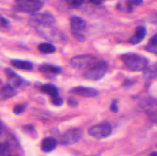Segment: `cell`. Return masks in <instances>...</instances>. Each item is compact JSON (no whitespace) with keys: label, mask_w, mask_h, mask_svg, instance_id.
Listing matches in <instances>:
<instances>
[{"label":"cell","mask_w":157,"mask_h":156,"mask_svg":"<svg viewBox=\"0 0 157 156\" xmlns=\"http://www.w3.org/2000/svg\"><path fill=\"white\" fill-rule=\"evenodd\" d=\"M121 59L126 67L131 71L144 70L149 65L148 58L136 53L124 54Z\"/></svg>","instance_id":"obj_1"},{"label":"cell","mask_w":157,"mask_h":156,"mask_svg":"<svg viewBox=\"0 0 157 156\" xmlns=\"http://www.w3.org/2000/svg\"><path fill=\"white\" fill-rule=\"evenodd\" d=\"M107 69H108V64L106 61H98L90 68L85 70L84 76L88 80H99L105 76Z\"/></svg>","instance_id":"obj_2"},{"label":"cell","mask_w":157,"mask_h":156,"mask_svg":"<svg viewBox=\"0 0 157 156\" xmlns=\"http://www.w3.org/2000/svg\"><path fill=\"white\" fill-rule=\"evenodd\" d=\"M96 57L91 54H82L75 56L71 59V64L74 68L80 70H87L98 61Z\"/></svg>","instance_id":"obj_3"},{"label":"cell","mask_w":157,"mask_h":156,"mask_svg":"<svg viewBox=\"0 0 157 156\" xmlns=\"http://www.w3.org/2000/svg\"><path fill=\"white\" fill-rule=\"evenodd\" d=\"M71 30L73 36L78 41H85V37L83 35V32L87 29V23L83 18L78 16H73L70 20Z\"/></svg>","instance_id":"obj_4"},{"label":"cell","mask_w":157,"mask_h":156,"mask_svg":"<svg viewBox=\"0 0 157 156\" xmlns=\"http://www.w3.org/2000/svg\"><path fill=\"white\" fill-rule=\"evenodd\" d=\"M83 130L79 128H71L66 131L61 137L59 138V142L61 145H68L75 144L80 141V139L82 138Z\"/></svg>","instance_id":"obj_5"},{"label":"cell","mask_w":157,"mask_h":156,"mask_svg":"<svg viewBox=\"0 0 157 156\" xmlns=\"http://www.w3.org/2000/svg\"><path fill=\"white\" fill-rule=\"evenodd\" d=\"M17 9L27 13H35L42 8L41 0H15Z\"/></svg>","instance_id":"obj_6"},{"label":"cell","mask_w":157,"mask_h":156,"mask_svg":"<svg viewBox=\"0 0 157 156\" xmlns=\"http://www.w3.org/2000/svg\"><path fill=\"white\" fill-rule=\"evenodd\" d=\"M112 126L109 122H103L99 124L92 126L88 130V133L90 136L97 139H103L107 138L111 134Z\"/></svg>","instance_id":"obj_7"},{"label":"cell","mask_w":157,"mask_h":156,"mask_svg":"<svg viewBox=\"0 0 157 156\" xmlns=\"http://www.w3.org/2000/svg\"><path fill=\"white\" fill-rule=\"evenodd\" d=\"M31 21L35 23V25L40 27L52 26L55 22V17L49 13H37L34 14L31 18Z\"/></svg>","instance_id":"obj_8"},{"label":"cell","mask_w":157,"mask_h":156,"mask_svg":"<svg viewBox=\"0 0 157 156\" xmlns=\"http://www.w3.org/2000/svg\"><path fill=\"white\" fill-rule=\"evenodd\" d=\"M5 73L7 75L9 85H10L13 88H23L25 86L28 85V83L24 79H22L21 76H18L17 73H15L10 69H6Z\"/></svg>","instance_id":"obj_9"},{"label":"cell","mask_w":157,"mask_h":156,"mask_svg":"<svg viewBox=\"0 0 157 156\" xmlns=\"http://www.w3.org/2000/svg\"><path fill=\"white\" fill-rule=\"evenodd\" d=\"M71 93L74 94L80 95L84 97H94L98 95V90L91 87H77L71 90Z\"/></svg>","instance_id":"obj_10"},{"label":"cell","mask_w":157,"mask_h":156,"mask_svg":"<svg viewBox=\"0 0 157 156\" xmlns=\"http://www.w3.org/2000/svg\"><path fill=\"white\" fill-rule=\"evenodd\" d=\"M147 35V29L144 26H138L136 28L134 35L130 38L129 41L132 44H137L140 43L145 38Z\"/></svg>","instance_id":"obj_11"},{"label":"cell","mask_w":157,"mask_h":156,"mask_svg":"<svg viewBox=\"0 0 157 156\" xmlns=\"http://www.w3.org/2000/svg\"><path fill=\"white\" fill-rule=\"evenodd\" d=\"M40 72L47 76H54V75L60 74L62 71L61 68L58 66L52 65V64H42L39 67Z\"/></svg>","instance_id":"obj_12"},{"label":"cell","mask_w":157,"mask_h":156,"mask_svg":"<svg viewBox=\"0 0 157 156\" xmlns=\"http://www.w3.org/2000/svg\"><path fill=\"white\" fill-rule=\"evenodd\" d=\"M57 144L58 142L55 138L47 137L43 139L41 142V149L44 152H50L56 148Z\"/></svg>","instance_id":"obj_13"},{"label":"cell","mask_w":157,"mask_h":156,"mask_svg":"<svg viewBox=\"0 0 157 156\" xmlns=\"http://www.w3.org/2000/svg\"><path fill=\"white\" fill-rule=\"evenodd\" d=\"M17 91L15 88L10 85H6L0 88V101L9 99L15 95H16Z\"/></svg>","instance_id":"obj_14"},{"label":"cell","mask_w":157,"mask_h":156,"mask_svg":"<svg viewBox=\"0 0 157 156\" xmlns=\"http://www.w3.org/2000/svg\"><path fill=\"white\" fill-rule=\"evenodd\" d=\"M11 64L13 67L20 70H32L33 68V64L32 62L28 61H20V60H12L11 61Z\"/></svg>","instance_id":"obj_15"},{"label":"cell","mask_w":157,"mask_h":156,"mask_svg":"<svg viewBox=\"0 0 157 156\" xmlns=\"http://www.w3.org/2000/svg\"><path fill=\"white\" fill-rule=\"evenodd\" d=\"M144 71V76L146 79L150 80L156 78L157 76V63L150 67L148 66Z\"/></svg>","instance_id":"obj_16"},{"label":"cell","mask_w":157,"mask_h":156,"mask_svg":"<svg viewBox=\"0 0 157 156\" xmlns=\"http://www.w3.org/2000/svg\"><path fill=\"white\" fill-rule=\"evenodd\" d=\"M41 89L43 93L49 95L52 97L58 96V88L53 84H44V85L41 86Z\"/></svg>","instance_id":"obj_17"},{"label":"cell","mask_w":157,"mask_h":156,"mask_svg":"<svg viewBox=\"0 0 157 156\" xmlns=\"http://www.w3.org/2000/svg\"><path fill=\"white\" fill-rule=\"evenodd\" d=\"M145 50L151 53L157 54V34H155L150 38L147 45L145 47Z\"/></svg>","instance_id":"obj_18"},{"label":"cell","mask_w":157,"mask_h":156,"mask_svg":"<svg viewBox=\"0 0 157 156\" xmlns=\"http://www.w3.org/2000/svg\"><path fill=\"white\" fill-rule=\"evenodd\" d=\"M38 50L40 52L43 54H52L55 52L56 48L53 44L50 43H42L38 45Z\"/></svg>","instance_id":"obj_19"},{"label":"cell","mask_w":157,"mask_h":156,"mask_svg":"<svg viewBox=\"0 0 157 156\" xmlns=\"http://www.w3.org/2000/svg\"><path fill=\"white\" fill-rule=\"evenodd\" d=\"M84 2V0H66V2L72 8L80 7Z\"/></svg>","instance_id":"obj_20"},{"label":"cell","mask_w":157,"mask_h":156,"mask_svg":"<svg viewBox=\"0 0 157 156\" xmlns=\"http://www.w3.org/2000/svg\"><path fill=\"white\" fill-rule=\"evenodd\" d=\"M51 102H52V103L53 105L56 106H60L63 105V103H64V100H63L62 98H61L58 96L52 97Z\"/></svg>","instance_id":"obj_21"},{"label":"cell","mask_w":157,"mask_h":156,"mask_svg":"<svg viewBox=\"0 0 157 156\" xmlns=\"http://www.w3.org/2000/svg\"><path fill=\"white\" fill-rule=\"evenodd\" d=\"M25 110V106L24 105H16L13 109V112L15 114L19 115L22 113Z\"/></svg>","instance_id":"obj_22"},{"label":"cell","mask_w":157,"mask_h":156,"mask_svg":"<svg viewBox=\"0 0 157 156\" xmlns=\"http://www.w3.org/2000/svg\"><path fill=\"white\" fill-rule=\"evenodd\" d=\"M110 110H111L113 113H117L119 108H118L117 105V100H113V102L110 104Z\"/></svg>","instance_id":"obj_23"},{"label":"cell","mask_w":157,"mask_h":156,"mask_svg":"<svg viewBox=\"0 0 157 156\" xmlns=\"http://www.w3.org/2000/svg\"><path fill=\"white\" fill-rule=\"evenodd\" d=\"M127 2L130 6H139L142 4L144 0H127Z\"/></svg>","instance_id":"obj_24"},{"label":"cell","mask_w":157,"mask_h":156,"mask_svg":"<svg viewBox=\"0 0 157 156\" xmlns=\"http://www.w3.org/2000/svg\"><path fill=\"white\" fill-rule=\"evenodd\" d=\"M8 149L7 145L5 144L0 143V156H3V154L6 152Z\"/></svg>","instance_id":"obj_25"},{"label":"cell","mask_w":157,"mask_h":156,"mask_svg":"<svg viewBox=\"0 0 157 156\" xmlns=\"http://www.w3.org/2000/svg\"><path fill=\"white\" fill-rule=\"evenodd\" d=\"M23 128L25 132H35V128H34L33 125H24L23 126Z\"/></svg>","instance_id":"obj_26"},{"label":"cell","mask_w":157,"mask_h":156,"mask_svg":"<svg viewBox=\"0 0 157 156\" xmlns=\"http://www.w3.org/2000/svg\"><path fill=\"white\" fill-rule=\"evenodd\" d=\"M67 104L71 107H76L78 106V102L74 99H69L67 100Z\"/></svg>","instance_id":"obj_27"},{"label":"cell","mask_w":157,"mask_h":156,"mask_svg":"<svg viewBox=\"0 0 157 156\" xmlns=\"http://www.w3.org/2000/svg\"><path fill=\"white\" fill-rule=\"evenodd\" d=\"M133 80H132L130 79H127L124 82V84H123V86L125 87H130V86H132L133 84Z\"/></svg>","instance_id":"obj_28"},{"label":"cell","mask_w":157,"mask_h":156,"mask_svg":"<svg viewBox=\"0 0 157 156\" xmlns=\"http://www.w3.org/2000/svg\"><path fill=\"white\" fill-rule=\"evenodd\" d=\"M0 24L3 26L7 25V24H9V21H8L6 18H3V17H0Z\"/></svg>","instance_id":"obj_29"},{"label":"cell","mask_w":157,"mask_h":156,"mask_svg":"<svg viewBox=\"0 0 157 156\" xmlns=\"http://www.w3.org/2000/svg\"><path fill=\"white\" fill-rule=\"evenodd\" d=\"M2 132H3V126H2V124L0 122V136H1V135L2 134Z\"/></svg>","instance_id":"obj_30"},{"label":"cell","mask_w":157,"mask_h":156,"mask_svg":"<svg viewBox=\"0 0 157 156\" xmlns=\"http://www.w3.org/2000/svg\"><path fill=\"white\" fill-rule=\"evenodd\" d=\"M150 156H157V152H153L150 154Z\"/></svg>","instance_id":"obj_31"}]
</instances>
